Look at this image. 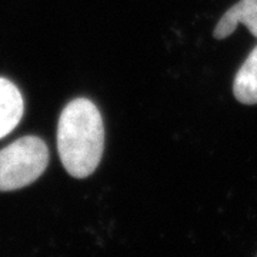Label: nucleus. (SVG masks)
<instances>
[{"label":"nucleus","instance_id":"obj_3","mask_svg":"<svg viewBox=\"0 0 257 257\" xmlns=\"http://www.w3.org/2000/svg\"><path fill=\"white\" fill-rule=\"evenodd\" d=\"M239 25L246 26L257 39V0H240L239 3L231 6L219 20L214 29V37H229Z\"/></svg>","mask_w":257,"mask_h":257},{"label":"nucleus","instance_id":"obj_1","mask_svg":"<svg viewBox=\"0 0 257 257\" xmlns=\"http://www.w3.org/2000/svg\"><path fill=\"white\" fill-rule=\"evenodd\" d=\"M104 124L99 109L87 99H74L62 111L57 124V150L66 172L89 177L100 165Z\"/></svg>","mask_w":257,"mask_h":257},{"label":"nucleus","instance_id":"obj_4","mask_svg":"<svg viewBox=\"0 0 257 257\" xmlns=\"http://www.w3.org/2000/svg\"><path fill=\"white\" fill-rule=\"evenodd\" d=\"M25 103L13 83L0 77V139L12 133L22 120Z\"/></svg>","mask_w":257,"mask_h":257},{"label":"nucleus","instance_id":"obj_2","mask_svg":"<svg viewBox=\"0 0 257 257\" xmlns=\"http://www.w3.org/2000/svg\"><path fill=\"white\" fill-rule=\"evenodd\" d=\"M49 165L42 139L25 136L0 150V192H13L36 182Z\"/></svg>","mask_w":257,"mask_h":257},{"label":"nucleus","instance_id":"obj_5","mask_svg":"<svg viewBox=\"0 0 257 257\" xmlns=\"http://www.w3.org/2000/svg\"><path fill=\"white\" fill-rule=\"evenodd\" d=\"M233 93L243 104H257V46L250 52L234 76Z\"/></svg>","mask_w":257,"mask_h":257}]
</instances>
